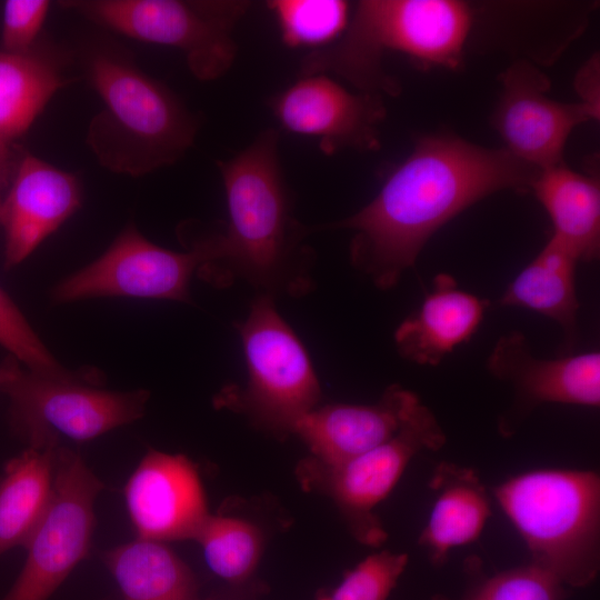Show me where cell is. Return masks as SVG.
<instances>
[{
	"label": "cell",
	"mask_w": 600,
	"mask_h": 600,
	"mask_svg": "<svg viewBox=\"0 0 600 600\" xmlns=\"http://www.w3.org/2000/svg\"><path fill=\"white\" fill-rule=\"evenodd\" d=\"M94 377L52 378L14 357L0 363V392L9 399V422L27 448H58L62 438L86 442L140 419L147 390L110 391Z\"/></svg>",
	"instance_id": "6"
},
{
	"label": "cell",
	"mask_w": 600,
	"mask_h": 600,
	"mask_svg": "<svg viewBox=\"0 0 600 600\" xmlns=\"http://www.w3.org/2000/svg\"><path fill=\"white\" fill-rule=\"evenodd\" d=\"M420 398L399 384L386 389L373 404H328L298 418L290 432L309 447L316 461L333 466L391 439Z\"/></svg>",
	"instance_id": "17"
},
{
	"label": "cell",
	"mask_w": 600,
	"mask_h": 600,
	"mask_svg": "<svg viewBox=\"0 0 600 600\" xmlns=\"http://www.w3.org/2000/svg\"><path fill=\"white\" fill-rule=\"evenodd\" d=\"M104 561L124 600H198L192 572L166 543L137 538Z\"/></svg>",
	"instance_id": "24"
},
{
	"label": "cell",
	"mask_w": 600,
	"mask_h": 600,
	"mask_svg": "<svg viewBox=\"0 0 600 600\" xmlns=\"http://www.w3.org/2000/svg\"><path fill=\"white\" fill-rule=\"evenodd\" d=\"M489 301L459 289L449 273H438L421 306L396 329L402 358L421 366H438L480 327Z\"/></svg>",
	"instance_id": "18"
},
{
	"label": "cell",
	"mask_w": 600,
	"mask_h": 600,
	"mask_svg": "<svg viewBox=\"0 0 600 600\" xmlns=\"http://www.w3.org/2000/svg\"><path fill=\"white\" fill-rule=\"evenodd\" d=\"M137 538L162 542L194 540L209 517L193 463L183 454L150 450L124 487Z\"/></svg>",
	"instance_id": "15"
},
{
	"label": "cell",
	"mask_w": 600,
	"mask_h": 600,
	"mask_svg": "<svg viewBox=\"0 0 600 600\" xmlns=\"http://www.w3.org/2000/svg\"><path fill=\"white\" fill-rule=\"evenodd\" d=\"M267 7L290 48L328 47L343 34L350 20V6L342 0H270Z\"/></svg>",
	"instance_id": "27"
},
{
	"label": "cell",
	"mask_w": 600,
	"mask_h": 600,
	"mask_svg": "<svg viewBox=\"0 0 600 600\" xmlns=\"http://www.w3.org/2000/svg\"><path fill=\"white\" fill-rule=\"evenodd\" d=\"M598 70V59L592 58L580 71L576 86L582 98L581 102L599 114Z\"/></svg>",
	"instance_id": "31"
},
{
	"label": "cell",
	"mask_w": 600,
	"mask_h": 600,
	"mask_svg": "<svg viewBox=\"0 0 600 600\" xmlns=\"http://www.w3.org/2000/svg\"><path fill=\"white\" fill-rule=\"evenodd\" d=\"M0 346L26 368L52 378H69L74 372L62 368L44 347L24 316L0 288Z\"/></svg>",
	"instance_id": "29"
},
{
	"label": "cell",
	"mask_w": 600,
	"mask_h": 600,
	"mask_svg": "<svg viewBox=\"0 0 600 600\" xmlns=\"http://www.w3.org/2000/svg\"><path fill=\"white\" fill-rule=\"evenodd\" d=\"M66 84L58 59L36 44L23 53L0 50V140L12 143Z\"/></svg>",
	"instance_id": "23"
},
{
	"label": "cell",
	"mask_w": 600,
	"mask_h": 600,
	"mask_svg": "<svg viewBox=\"0 0 600 600\" xmlns=\"http://www.w3.org/2000/svg\"><path fill=\"white\" fill-rule=\"evenodd\" d=\"M61 6L132 39L180 50L199 80L228 72L247 0H73Z\"/></svg>",
	"instance_id": "7"
},
{
	"label": "cell",
	"mask_w": 600,
	"mask_h": 600,
	"mask_svg": "<svg viewBox=\"0 0 600 600\" xmlns=\"http://www.w3.org/2000/svg\"><path fill=\"white\" fill-rule=\"evenodd\" d=\"M471 26V8L461 1H359L343 34L302 59L300 76L334 73L360 91L396 94L398 84L382 66L386 51L401 52L423 64L456 68Z\"/></svg>",
	"instance_id": "3"
},
{
	"label": "cell",
	"mask_w": 600,
	"mask_h": 600,
	"mask_svg": "<svg viewBox=\"0 0 600 600\" xmlns=\"http://www.w3.org/2000/svg\"><path fill=\"white\" fill-rule=\"evenodd\" d=\"M446 440L436 416L420 401L391 439L338 464L312 460L300 474L308 484L319 481L360 542L377 547L386 531L373 516L374 507L390 493L417 453L437 451Z\"/></svg>",
	"instance_id": "10"
},
{
	"label": "cell",
	"mask_w": 600,
	"mask_h": 600,
	"mask_svg": "<svg viewBox=\"0 0 600 600\" xmlns=\"http://www.w3.org/2000/svg\"><path fill=\"white\" fill-rule=\"evenodd\" d=\"M58 448H27L6 464L0 477V557L24 547L44 514L52 496Z\"/></svg>",
	"instance_id": "22"
},
{
	"label": "cell",
	"mask_w": 600,
	"mask_h": 600,
	"mask_svg": "<svg viewBox=\"0 0 600 600\" xmlns=\"http://www.w3.org/2000/svg\"><path fill=\"white\" fill-rule=\"evenodd\" d=\"M194 541L200 544L208 567L232 582L242 581L253 572L263 547L257 526L223 514H209Z\"/></svg>",
	"instance_id": "25"
},
{
	"label": "cell",
	"mask_w": 600,
	"mask_h": 600,
	"mask_svg": "<svg viewBox=\"0 0 600 600\" xmlns=\"http://www.w3.org/2000/svg\"><path fill=\"white\" fill-rule=\"evenodd\" d=\"M502 91L492 123L518 160L538 170L562 162L571 131L598 113L582 102L548 97V77L528 61H517L500 77Z\"/></svg>",
	"instance_id": "14"
},
{
	"label": "cell",
	"mask_w": 600,
	"mask_h": 600,
	"mask_svg": "<svg viewBox=\"0 0 600 600\" xmlns=\"http://www.w3.org/2000/svg\"><path fill=\"white\" fill-rule=\"evenodd\" d=\"M522 537L529 563L567 588H584L600 567V478L591 470L542 469L493 490Z\"/></svg>",
	"instance_id": "5"
},
{
	"label": "cell",
	"mask_w": 600,
	"mask_h": 600,
	"mask_svg": "<svg viewBox=\"0 0 600 600\" xmlns=\"http://www.w3.org/2000/svg\"><path fill=\"white\" fill-rule=\"evenodd\" d=\"M237 329L246 358L247 384L243 389L222 390L216 398L217 406L247 412L271 429L290 432L292 423L318 407L321 397L303 344L268 294L254 300Z\"/></svg>",
	"instance_id": "8"
},
{
	"label": "cell",
	"mask_w": 600,
	"mask_h": 600,
	"mask_svg": "<svg viewBox=\"0 0 600 600\" xmlns=\"http://www.w3.org/2000/svg\"><path fill=\"white\" fill-rule=\"evenodd\" d=\"M539 171L504 148L452 134L423 137L368 204L322 228L352 231V264L388 290L443 224L491 193L529 189Z\"/></svg>",
	"instance_id": "1"
},
{
	"label": "cell",
	"mask_w": 600,
	"mask_h": 600,
	"mask_svg": "<svg viewBox=\"0 0 600 600\" xmlns=\"http://www.w3.org/2000/svg\"><path fill=\"white\" fill-rule=\"evenodd\" d=\"M487 368L514 392L511 406L498 421V430L506 438L513 436L543 403L600 406L599 351L557 359L538 358L526 336L513 331L499 338L488 357Z\"/></svg>",
	"instance_id": "12"
},
{
	"label": "cell",
	"mask_w": 600,
	"mask_h": 600,
	"mask_svg": "<svg viewBox=\"0 0 600 600\" xmlns=\"http://www.w3.org/2000/svg\"><path fill=\"white\" fill-rule=\"evenodd\" d=\"M47 0H8L3 7L1 50L23 53L37 44L48 14Z\"/></svg>",
	"instance_id": "30"
},
{
	"label": "cell",
	"mask_w": 600,
	"mask_h": 600,
	"mask_svg": "<svg viewBox=\"0 0 600 600\" xmlns=\"http://www.w3.org/2000/svg\"><path fill=\"white\" fill-rule=\"evenodd\" d=\"M408 554L379 551L368 556L318 600H387L403 573Z\"/></svg>",
	"instance_id": "28"
},
{
	"label": "cell",
	"mask_w": 600,
	"mask_h": 600,
	"mask_svg": "<svg viewBox=\"0 0 600 600\" xmlns=\"http://www.w3.org/2000/svg\"><path fill=\"white\" fill-rule=\"evenodd\" d=\"M17 163L12 143L0 140V206L2 202V191L12 179Z\"/></svg>",
	"instance_id": "32"
},
{
	"label": "cell",
	"mask_w": 600,
	"mask_h": 600,
	"mask_svg": "<svg viewBox=\"0 0 600 600\" xmlns=\"http://www.w3.org/2000/svg\"><path fill=\"white\" fill-rule=\"evenodd\" d=\"M433 504L418 543L428 560L442 566L452 549L477 540L491 516V502L477 472L442 462L429 482Z\"/></svg>",
	"instance_id": "19"
},
{
	"label": "cell",
	"mask_w": 600,
	"mask_h": 600,
	"mask_svg": "<svg viewBox=\"0 0 600 600\" xmlns=\"http://www.w3.org/2000/svg\"><path fill=\"white\" fill-rule=\"evenodd\" d=\"M210 258L207 237L178 252L152 243L129 224L100 258L61 281L52 299L62 303L120 296L188 301L193 272Z\"/></svg>",
	"instance_id": "11"
},
{
	"label": "cell",
	"mask_w": 600,
	"mask_h": 600,
	"mask_svg": "<svg viewBox=\"0 0 600 600\" xmlns=\"http://www.w3.org/2000/svg\"><path fill=\"white\" fill-rule=\"evenodd\" d=\"M87 72L103 108L86 142L104 168L140 177L176 163L191 148L199 128L196 117L120 50L91 49Z\"/></svg>",
	"instance_id": "4"
},
{
	"label": "cell",
	"mask_w": 600,
	"mask_h": 600,
	"mask_svg": "<svg viewBox=\"0 0 600 600\" xmlns=\"http://www.w3.org/2000/svg\"><path fill=\"white\" fill-rule=\"evenodd\" d=\"M269 106L281 128L319 141L331 154L341 149H379L386 108L379 93L348 90L326 73L299 76Z\"/></svg>",
	"instance_id": "13"
},
{
	"label": "cell",
	"mask_w": 600,
	"mask_h": 600,
	"mask_svg": "<svg viewBox=\"0 0 600 600\" xmlns=\"http://www.w3.org/2000/svg\"><path fill=\"white\" fill-rule=\"evenodd\" d=\"M530 189L549 214L551 238L578 261L596 260L600 251L599 180L560 163L540 170Z\"/></svg>",
	"instance_id": "20"
},
{
	"label": "cell",
	"mask_w": 600,
	"mask_h": 600,
	"mask_svg": "<svg viewBox=\"0 0 600 600\" xmlns=\"http://www.w3.org/2000/svg\"><path fill=\"white\" fill-rule=\"evenodd\" d=\"M102 482L82 457L59 447L49 506L24 548L23 567L1 600H48L87 556Z\"/></svg>",
	"instance_id": "9"
},
{
	"label": "cell",
	"mask_w": 600,
	"mask_h": 600,
	"mask_svg": "<svg viewBox=\"0 0 600 600\" xmlns=\"http://www.w3.org/2000/svg\"><path fill=\"white\" fill-rule=\"evenodd\" d=\"M577 263L578 259L550 237L500 298L502 306L529 309L556 321L569 352L578 339Z\"/></svg>",
	"instance_id": "21"
},
{
	"label": "cell",
	"mask_w": 600,
	"mask_h": 600,
	"mask_svg": "<svg viewBox=\"0 0 600 600\" xmlns=\"http://www.w3.org/2000/svg\"><path fill=\"white\" fill-rule=\"evenodd\" d=\"M11 180L0 206L7 270L29 257L81 202L77 177L33 154H23L18 160Z\"/></svg>",
	"instance_id": "16"
},
{
	"label": "cell",
	"mask_w": 600,
	"mask_h": 600,
	"mask_svg": "<svg viewBox=\"0 0 600 600\" xmlns=\"http://www.w3.org/2000/svg\"><path fill=\"white\" fill-rule=\"evenodd\" d=\"M466 586L458 597L429 600H566L568 588L538 567L526 566L487 574L479 558L464 562Z\"/></svg>",
	"instance_id": "26"
},
{
	"label": "cell",
	"mask_w": 600,
	"mask_h": 600,
	"mask_svg": "<svg viewBox=\"0 0 600 600\" xmlns=\"http://www.w3.org/2000/svg\"><path fill=\"white\" fill-rule=\"evenodd\" d=\"M228 222L209 234L212 258L200 272L219 286L244 280L262 294L302 296L312 286L310 229L296 219L279 159V132L261 131L244 149L217 163Z\"/></svg>",
	"instance_id": "2"
}]
</instances>
